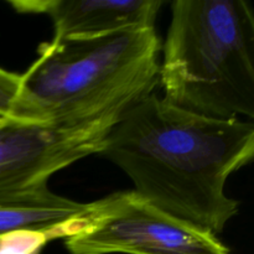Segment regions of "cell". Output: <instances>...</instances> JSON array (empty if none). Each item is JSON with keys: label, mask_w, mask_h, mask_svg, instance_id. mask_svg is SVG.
<instances>
[{"label": "cell", "mask_w": 254, "mask_h": 254, "mask_svg": "<svg viewBox=\"0 0 254 254\" xmlns=\"http://www.w3.org/2000/svg\"><path fill=\"white\" fill-rule=\"evenodd\" d=\"M20 14L47 15L54 37H98L155 27L159 0H10Z\"/></svg>", "instance_id": "obj_6"}, {"label": "cell", "mask_w": 254, "mask_h": 254, "mask_svg": "<svg viewBox=\"0 0 254 254\" xmlns=\"http://www.w3.org/2000/svg\"><path fill=\"white\" fill-rule=\"evenodd\" d=\"M20 74L12 73L0 67V118L17 122V97Z\"/></svg>", "instance_id": "obj_9"}, {"label": "cell", "mask_w": 254, "mask_h": 254, "mask_svg": "<svg viewBox=\"0 0 254 254\" xmlns=\"http://www.w3.org/2000/svg\"><path fill=\"white\" fill-rule=\"evenodd\" d=\"M159 81L164 99L215 119L254 116V14L245 0H175Z\"/></svg>", "instance_id": "obj_3"}, {"label": "cell", "mask_w": 254, "mask_h": 254, "mask_svg": "<svg viewBox=\"0 0 254 254\" xmlns=\"http://www.w3.org/2000/svg\"><path fill=\"white\" fill-rule=\"evenodd\" d=\"M4 119H1V118H0V124H1V123H4Z\"/></svg>", "instance_id": "obj_10"}, {"label": "cell", "mask_w": 254, "mask_h": 254, "mask_svg": "<svg viewBox=\"0 0 254 254\" xmlns=\"http://www.w3.org/2000/svg\"><path fill=\"white\" fill-rule=\"evenodd\" d=\"M121 116L73 127L5 121L0 124V193L46 185L81 159L99 154Z\"/></svg>", "instance_id": "obj_5"}, {"label": "cell", "mask_w": 254, "mask_h": 254, "mask_svg": "<svg viewBox=\"0 0 254 254\" xmlns=\"http://www.w3.org/2000/svg\"><path fill=\"white\" fill-rule=\"evenodd\" d=\"M20 74L17 122L73 127L112 116L153 93L159 81L155 27L98 37H52Z\"/></svg>", "instance_id": "obj_2"}, {"label": "cell", "mask_w": 254, "mask_h": 254, "mask_svg": "<svg viewBox=\"0 0 254 254\" xmlns=\"http://www.w3.org/2000/svg\"><path fill=\"white\" fill-rule=\"evenodd\" d=\"M99 155L154 206L218 235L240 210L226 184L252 161L254 127L184 111L153 92L114 124Z\"/></svg>", "instance_id": "obj_1"}, {"label": "cell", "mask_w": 254, "mask_h": 254, "mask_svg": "<svg viewBox=\"0 0 254 254\" xmlns=\"http://www.w3.org/2000/svg\"><path fill=\"white\" fill-rule=\"evenodd\" d=\"M64 238L69 254H230L217 235L160 210L135 191L88 203Z\"/></svg>", "instance_id": "obj_4"}, {"label": "cell", "mask_w": 254, "mask_h": 254, "mask_svg": "<svg viewBox=\"0 0 254 254\" xmlns=\"http://www.w3.org/2000/svg\"><path fill=\"white\" fill-rule=\"evenodd\" d=\"M88 203L56 195L49 185L0 193V237L15 232L45 233L64 238L72 222L86 212Z\"/></svg>", "instance_id": "obj_7"}, {"label": "cell", "mask_w": 254, "mask_h": 254, "mask_svg": "<svg viewBox=\"0 0 254 254\" xmlns=\"http://www.w3.org/2000/svg\"><path fill=\"white\" fill-rule=\"evenodd\" d=\"M51 238L39 232H15L0 237V254H39Z\"/></svg>", "instance_id": "obj_8"}]
</instances>
